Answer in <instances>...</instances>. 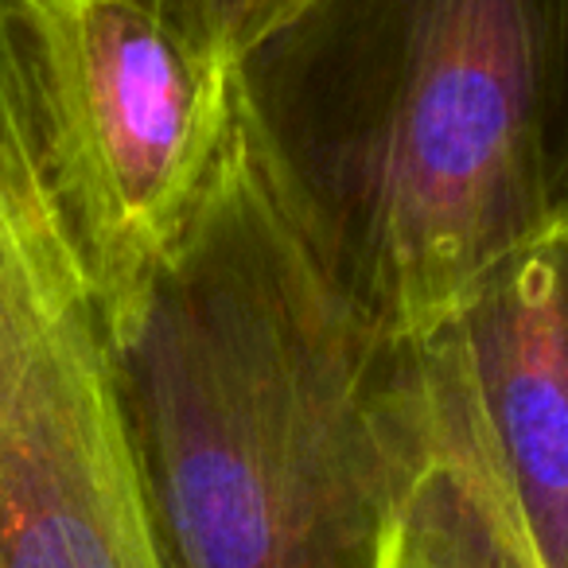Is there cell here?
I'll list each match as a JSON object with an SVG mask.
<instances>
[{
  "label": "cell",
  "mask_w": 568,
  "mask_h": 568,
  "mask_svg": "<svg viewBox=\"0 0 568 568\" xmlns=\"http://www.w3.org/2000/svg\"><path fill=\"white\" fill-rule=\"evenodd\" d=\"M420 440L521 568H568V222L521 245L436 335L409 343Z\"/></svg>",
  "instance_id": "obj_5"
},
{
  "label": "cell",
  "mask_w": 568,
  "mask_h": 568,
  "mask_svg": "<svg viewBox=\"0 0 568 568\" xmlns=\"http://www.w3.org/2000/svg\"><path fill=\"white\" fill-rule=\"evenodd\" d=\"M172 568H374L420 452L394 339L237 71L191 226L118 343Z\"/></svg>",
  "instance_id": "obj_1"
},
{
  "label": "cell",
  "mask_w": 568,
  "mask_h": 568,
  "mask_svg": "<svg viewBox=\"0 0 568 568\" xmlns=\"http://www.w3.org/2000/svg\"><path fill=\"white\" fill-rule=\"evenodd\" d=\"M149 4L199 55L242 71L316 0H149Z\"/></svg>",
  "instance_id": "obj_7"
},
{
  "label": "cell",
  "mask_w": 568,
  "mask_h": 568,
  "mask_svg": "<svg viewBox=\"0 0 568 568\" xmlns=\"http://www.w3.org/2000/svg\"><path fill=\"white\" fill-rule=\"evenodd\" d=\"M557 222H568V141H565V183H560V219Z\"/></svg>",
  "instance_id": "obj_8"
},
{
  "label": "cell",
  "mask_w": 568,
  "mask_h": 568,
  "mask_svg": "<svg viewBox=\"0 0 568 568\" xmlns=\"http://www.w3.org/2000/svg\"><path fill=\"white\" fill-rule=\"evenodd\" d=\"M374 568H521V560L503 545L471 490L420 440Z\"/></svg>",
  "instance_id": "obj_6"
},
{
  "label": "cell",
  "mask_w": 568,
  "mask_h": 568,
  "mask_svg": "<svg viewBox=\"0 0 568 568\" xmlns=\"http://www.w3.org/2000/svg\"><path fill=\"white\" fill-rule=\"evenodd\" d=\"M242 79L394 339L560 219L568 0H316Z\"/></svg>",
  "instance_id": "obj_2"
},
{
  "label": "cell",
  "mask_w": 568,
  "mask_h": 568,
  "mask_svg": "<svg viewBox=\"0 0 568 568\" xmlns=\"http://www.w3.org/2000/svg\"><path fill=\"white\" fill-rule=\"evenodd\" d=\"M48 164L113 339L206 195L237 71L199 55L149 0H17Z\"/></svg>",
  "instance_id": "obj_4"
},
{
  "label": "cell",
  "mask_w": 568,
  "mask_h": 568,
  "mask_svg": "<svg viewBox=\"0 0 568 568\" xmlns=\"http://www.w3.org/2000/svg\"><path fill=\"white\" fill-rule=\"evenodd\" d=\"M0 568H172L17 0H0Z\"/></svg>",
  "instance_id": "obj_3"
}]
</instances>
